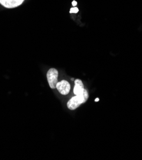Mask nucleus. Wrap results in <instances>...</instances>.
I'll return each instance as SVG.
<instances>
[{"label": "nucleus", "mask_w": 142, "mask_h": 160, "mask_svg": "<svg viewBox=\"0 0 142 160\" xmlns=\"http://www.w3.org/2000/svg\"><path fill=\"white\" fill-rule=\"evenodd\" d=\"M58 72L55 68H51L47 73V79L49 85L51 89H55L58 83Z\"/></svg>", "instance_id": "nucleus-2"}, {"label": "nucleus", "mask_w": 142, "mask_h": 160, "mask_svg": "<svg viewBox=\"0 0 142 160\" xmlns=\"http://www.w3.org/2000/svg\"><path fill=\"white\" fill-rule=\"evenodd\" d=\"M99 100V98H96L95 100V102H98Z\"/></svg>", "instance_id": "nucleus-8"}, {"label": "nucleus", "mask_w": 142, "mask_h": 160, "mask_svg": "<svg viewBox=\"0 0 142 160\" xmlns=\"http://www.w3.org/2000/svg\"><path fill=\"white\" fill-rule=\"evenodd\" d=\"M78 12H79V9H78V8H77V7H76V6H74L73 8L71 9V10H70V13H76Z\"/></svg>", "instance_id": "nucleus-6"}, {"label": "nucleus", "mask_w": 142, "mask_h": 160, "mask_svg": "<svg viewBox=\"0 0 142 160\" xmlns=\"http://www.w3.org/2000/svg\"><path fill=\"white\" fill-rule=\"evenodd\" d=\"M25 0H0V4L6 9H14L21 6Z\"/></svg>", "instance_id": "nucleus-3"}, {"label": "nucleus", "mask_w": 142, "mask_h": 160, "mask_svg": "<svg viewBox=\"0 0 142 160\" xmlns=\"http://www.w3.org/2000/svg\"><path fill=\"white\" fill-rule=\"evenodd\" d=\"M88 98V91L85 89L83 93L78 95L72 97L71 100L67 102V107L70 110H75L82 104L85 103Z\"/></svg>", "instance_id": "nucleus-1"}, {"label": "nucleus", "mask_w": 142, "mask_h": 160, "mask_svg": "<svg viewBox=\"0 0 142 160\" xmlns=\"http://www.w3.org/2000/svg\"><path fill=\"white\" fill-rule=\"evenodd\" d=\"M56 88L58 91L63 95H68L71 90V85L69 82L67 80H62L60 82H58Z\"/></svg>", "instance_id": "nucleus-4"}, {"label": "nucleus", "mask_w": 142, "mask_h": 160, "mask_svg": "<svg viewBox=\"0 0 142 160\" xmlns=\"http://www.w3.org/2000/svg\"><path fill=\"white\" fill-rule=\"evenodd\" d=\"M74 84H75V86H74V93L76 95H78L81 93H83L85 89L84 85L82 81L79 79H76L74 81Z\"/></svg>", "instance_id": "nucleus-5"}, {"label": "nucleus", "mask_w": 142, "mask_h": 160, "mask_svg": "<svg viewBox=\"0 0 142 160\" xmlns=\"http://www.w3.org/2000/svg\"><path fill=\"white\" fill-rule=\"evenodd\" d=\"M77 2H76V1H73L72 2V6H76L77 5Z\"/></svg>", "instance_id": "nucleus-7"}]
</instances>
